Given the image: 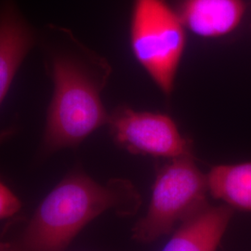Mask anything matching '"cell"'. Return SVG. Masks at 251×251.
I'll return each mask as SVG.
<instances>
[{
	"mask_svg": "<svg viewBox=\"0 0 251 251\" xmlns=\"http://www.w3.org/2000/svg\"><path fill=\"white\" fill-rule=\"evenodd\" d=\"M207 178L194 155L170 159L156 174L152 198L145 215L132 229L138 242L152 243L206 206Z\"/></svg>",
	"mask_w": 251,
	"mask_h": 251,
	"instance_id": "obj_3",
	"label": "cell"
},
{
	"mask_svg": "<svg viewBox=\"0 0 251 251\" xmlns=\"http://www.w3.org/2000/svg\"><path fill=\"white\" fill-rule=\"evenodd\" d=\"M46 73L53 83L39 156L74 148L101 126L109 116L100 99L111 68L63 27L48 25L37 33Z\"/></svg>",
	"mask_w": 251,
	"mask_h": 251,
	"instance_id": "obj_1",
	"label": "cell"
},
{
	"mask_svg": "<svg viewBox=\"0 0 251 251\" xmlns=\"http://www.w3.org/2000/svg\"><path fill=\"white\" fill-rule=\"evenodd\" d=\"M130 43L135 58L166 94H171L185 47L184 26L164 0H134Z\"/></svg>",
	"mask_w": 251,
	"mask_h": 251,
	"instance_id": "obj_4",
	"label": "cell"
},
{
	"mask_svg": "<svg viewBox=\"0 0 251 251\" xmlns=\"http://www.w3.org/2000/svg\"><path fill=\"white\" fill-rule=\"evenodd\" d=\"M107 124L115 143L131 153L169 159L193 154L190 142L166 115L120 107Z\"/></svg>",
	"mask_w": 251,
	"mask_h": 251,
	"instance_id": "obj_5",
	"label": "cell"
},
{
	"mask_svg": "<svg viewBox=\"0 0 251 251\" xmlns=\"http://www.w3.org/2000/svg\"><path fill=\"white\" fill-rule=\"evenodd\" d=\"M141 197L123 179L102 184L81 169L70 171L37 206L17 236L10 238L19 251H65L81 230L109 210L133 215Z\"/></svg>",
	"mask_w": 251,
	"mask_h": 251,
	"instance_id": "obj_2",
	"label": "cell"
},
{
	"mask_svg": "<svg viewBox=\"0 0 251 251\" xmlns=\"http://www.w3.org/2000/svg\"><path fill=\"white\" fill-rule=\"evenodd\" d=\"M232 216L231 206L207 204L179 225L162 251H216Z\"/></svg>",
	"mask_w": 251,
	"mask_h": 251,
	"instance_id": "obj_8",
	"label": "cell"
},
{
	"mask_svg": "<svg viewBox=\"0 0 251 251\" xmlns=\"http://www.w3.org/2000/svg\"><path fill=\"white\" fill-rule=\"evenodd\" d=\"M206 178L213 198L231 207L251 211V162L216 166Z\"/></svg>",
	"mask_w": 251,
	"mask_h": 251,
	"instance_id": "obj_9",
	"label": "cell"
},
{
	"mask_svg": "<svg viewBox=\"0 0 251 251\" xmlns=\"http://www.w3.org/2000/svg\"><path fill=\"white\" fill-rule=\"evenodd\" d=\"M0 251H19L8 240L0 241Z\"/></svg>",
	"mask_w": 251,
	"mask_h": 251,
	"instance_id": "obj_11",
	"label": "cell"
},
{
	"mask_svg": "<svg viewBox=\"0 0 251 251\" xmlns=\"http://www.w3.org/2000/svg\"><path fill=\"white\" fill-rule=\"evenodd\" d=\"M21 207L22 204L17 196L0 178V221L17 215Z\"/></svg>",
	"mask_w": 251,
	"mask_h": 251,
	"instance_id": "obj_10",
	"label": "cell"
},
{
	"mask_svg": "<svg viewBox=\"0 0 251 251\" xmlns=\"http://www.w3.org/2000/svg\"><path fill=\"white\" fill-rule=\"evenodd\" d=\"M246 12L243 0H183L177 12L183 26L203 37H220L234 31Z\"/></svg>",
	"mask_w": 251,
	"mask_h": 251,
	"instance_id": "obj_7",
	"label": "cell"
},
{
	"mask_svg": "<svg viewBox=\"0 0 251 251\" xmlns=\"http://www.w3.org/2000/svg\"><path fill=\"white\" fill-rule=\"evenodd\" d=\"M37 33L23 17L13 0L0 3V104L19 67L36 44ZM1 139V138H0Z\"/></svg>",
	"mask_w": 251,
	"mask_h": 251,
	"instance_id": "obj_6",
	"label": "cell"
}]
</instances>
